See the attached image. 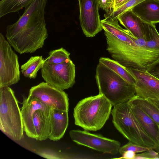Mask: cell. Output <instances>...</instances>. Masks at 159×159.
<instances>
[{"label":"cell","instance_id":"obj_1","mask_svg":"<svg viewBox=\"0 0 159 159\" xmlns=\"http://www.w3.org/2000/svg\"><path fill=\"white\" fill-rule=\"evenodd\" d=\"M104 31L107 52L113 59L127 68L145 70L159 58V51L147 47L144 37L127 43Z\"/></svg>","mask_w":159,"mask_h":159},{"label":"cell","instance_id":"obj_2","mask_svg":"<svg viewBox=\"0 0 159 159\" xmlns=\"http://www.w3.org/2000/svg\"><path fill=\"white\" fill-rule=\"evenodd\" d=\"M112 106L100 94L85 98L80 101L74 108L75 123L86 130H99L108 119Z\"/></svg>","mask_w":159,"mask_h":159},{"label":"cell","instance_id":"obj_3","mask_svg":"<svg viewBox=\"0 0 159 159\" xmlns=\"http://www.w3.org/2000/svg\"><path fill=\"white\" fill-rule=\"evenodd\" d=\"M95 78L99 94L113 106L127 102L136 95L134 85L101 63L96 68Z\"/></svg>","mask_w":159,"mask_h":159},{"label":"cell","instance_id":"obj_4","mask_svg":"<svg viewBox=\"0 0 159 159\" xmlns=\"http://www.w3.org/2000/svg\"><path fill=\"white\" fill-rule=\"evenodd\" d=\"M111 114L115 128L129 141L157 152L155 142L140 124L128 102L113 106Z\"/></svg>","mask_w":159,"mask_h":159},{"label":"cell","instance_id":"obj_5","mask_svg":"<svg viewBox=\"0 0 159 159\" xmlns=\"http://www.w3.org/2000/svg\"><path fill=\"white\" fill-rule=\"evenodd\" d=\"M0 129L13 140L19 141L23 137L21 111L9 86L0 88Z\"/></svg>","mask_w":159,"mask_h":159},{"label":"cell","instance_id":"obj_6","mask_svg":"<svg viewBox=\"0 0 159 159\" xmlns=\"http://www.w3.org/2000/svg\"><path fill=\"white\" fill-rule=\"evenodd\" d=\"M41 74L45 82L61 90L71 88L75 83V66L70 58L57 64L44 61Z\"/></svg>","mask_w":159,"mask_h":159},{"label":"cell","instance_id":"obj_7","mask_svg":"<svg viewBox=\"0 0 159 159\" xmlns=\"http://www.w3.org/2000/svg\"><path fill=\"white\" fill-rule=\"evenodd\" d=\"M20 71L17 55L4 35L0 34V88L17 83Z\"/></svg>","mask_w":159,"mask_h":159},{"label":"cell","instance_id":"obj_8","mask_svg":"<svg viewBox=\"0 0 159 159\" xmlns=\"http://www.w3.org/2000/svg\"><path fill=\"white\" fill-rule=\"evenodd\" d=\"M69 135L72 140L76 143L104 153L116 155L120 147V143L118 141L86 130H72L70 131Z\"/></svg>","mask_w":159,"mask_h":159},{"label":"cell","instance_id":"obj_9","mask_svg":"<svg viewBox=\"0 0 159 159\" xmlns=\"http://www.w3.org/2000/svg\"><path fill=\"white\" fill-rule=\"evenodd\" d=\"M29 95L34 96L42 102L52 109L68 111L69 98L63 91L42 82L32 87Z\"/></svg>","mask_w":159,"mask_h":159},{"label":"cell","instance_id":"obj_10","mask_svg":"<svg viewBox=\"0 0 159 159\" xmlns=\"http://www.w3.org/2000/svg\"><path fill=\"white\" fill-rule=\"evenodd\" d=\"M79 20L83 32L87 37L95 36L102 29L98 0H78Z\"/></svg>","mask_w":159,"mask_h":159},{"label":"cell","instance_id":"obj_11","mask_svg":"<svg viewBox=\"0 0 159 159\" xmlns=\"http://www.w3.org/2000/svg\"><path fill=\"white\" fill-rule=\"evenodd\" d=\"M134 77L135 94L144 99L159 98V79L146 70L127 68Z\"/></svg>","mask_w":159,"mask_h":159},{"label":"cell","instance_id":"obj_12","mask_svg":"<svg viewBox=\"0 0 159 159\" xmlns=\"http://www.w3.org/2000/svg\"><path fill=\"white\" fill-rule=\"evenodd\" d=\"M22 106L21 108L24 131L29 137L36 139V136L33 123V116L38 110L50 111L52 108L42 102L38 98L29 95L23 97Z\"/></svg>","mask_w":159,"mask_h":159},{"label":"cell","instance_id":"obj_13","mask_svg":"<svg viewBox=\"0 0 159 159\" xmlns=\"http://www.w3.org/2000/svg\"><path fill=\"white\" fill-rule=\"evenodd\" d=\"M131 9L143 23H159V0H144Z\"/></svg>","mask_w":159,"mask_h":159},{"label":"cell","instance_id":"obj_14","mask_svg":"<svg viewBox=\"0 0 159 159\" xmlns=\"http://www.w3.org/2000/svg\"><path fill=\"white\" fill-rule=\"evenodd\" d=\"M68 111L52 109L50 116L51 131L48 139L53 141L61 139L68 125Z\"/></svg>","mask_w":159,"mask_h":159},{"label":"cell","instance_id":"obj_15","mask_svg":"<svg viewBox=\"0 0 159 159\" xmlns=\"http://www.w3.org/2000/svg\"><path fill=\"white\" fill-rule=\"evenodd\" d=\"M129 104L133 114L142 127L155 142L157 148V152L159 153V126L141 108Z\"/></svg>","mask_w":159,"mask_h":159},{"label":"cell","instance_id":"obj_16","mask_svg":"<svg viewBox=\"0 0 159 159\" xmlns=\"http://www.w3.org/2000/svg\"><path fill=\"white\" fill-rule=\"evenodd\" d=\"M51 111L38 110L34 114L33 123L36 136V140L41 141L48 139L51 131Z\"/></svg>","mask_w":159,"mask_h":159},{"label":"cell","instance_id":"obj_17","mask_svg":"<svg viewBox=\"0 0 159 159\" xmlns=\"http://www.w3.org/2000/svg\"><path fill=\"white\" fill-rule=\"evenodd\" d=\"M117 19L135 38L144 37L143 22L131 9L119 16Z\"/></svg>","mask_w":159,"mask_h":159},{"label":"cell","instance_id":"obj_18","mask_svg":"<svg viewBox=\"0 0 159 159\" xmlns=\"http://www.w3.org/2000/svg\"><path fill=\"white\" fill-rule=\"evenodd\" d=\"M105 18L101 20L102 29L118 39L127 43H132L137 38L127 30L122 28L119 24L117 20H113L109 15H104Z\"/></svg>","mask_w":159,"mask_h":159},{"label":"cell","instance_id":"obj_19","mask_svg":"<svg viewBox=\"0 0 159 159\" xmlns=\"http://www.w3.org/2000/svg\"><path fill=\"white\" fill-rule=\"evenodd\" d=\"M99 62L113 70L129 83L135 85V80L127 67L114 60L108 57H100Z\"/></svg>","mask_w":159,"mask_h":159},{"label":"cell","instance_id":"obj_20","mask_svg":"<svg viewBox=\"0 0 159 159\" xmlns=\"http://www.w3.org/2000/svg\"><path fill=\"white\" fill-rule=\"evenodd\" d=\"M45 61L42 56L31 57L21 66V72L23 75L30 79H35L39 70L41 69Z\"/></svg>","mask_w":159,"mask_h":159},{"label":"cell","instance_id":"obj_21","mask_svg":"<svg viewBox=\"0 0 159 159\" xmlns=\"http://www.w3.org/2000/svg\"><path fill=\"white\" fill-rule=\"evenodd\" d=\"M128 102L141 108L159 126V109L148 99L139 98L136 95Z\"/></svg>","mask_w":159,"mask_h":159},{"label":"cell","instance_id":"obj_22","mask_svg":"<svg viewBox=\"0 0 159 159\" xmlns=\"http://www.w3.org/2000/svg\"><path fill=\"white\" fill-rule=\"evenodd\" d=\"M34 0H1L0 17L10 13L19 11L30 5Z\"/></svg>","mask_w":159,"mask_h":159},{"label":"cell","instance_id":"obj_23","mask_svg":"<svg viewBox=\"0 0 159 159\" xmlns=\"http://www.w3.org/2000/svg\"><path fill=\"white\" fill-rule=\"evenodd\" d=\"M144 36L146 46L150 49L159 51V34L154 24L143 23Z\"/></svg>","mask_w":159,"mask_h":159},{"label":"cell","instance_id":"obj_24","mask_svg":"<svg viewBox=\"0 0 159 159\" xmlns=\"http://www.w3.org/2000/svg\"><path fill=\"white\" fill-rule=\"evenodd\" d=\"M70 53L63 48L50 51L45 61L50 64H57L63 63L70 58Z\"/></svg>","mask_w":159,"mask_h":159},{"label":"cell","instance_id":"obj_25","mask_svg":"<svg viewBox=\"0 0 159 159\" xmlns=\"http://www.w3.org/2000/svg\"><path fill=\"white\" fill-rule=\"evenodd\" d=\"M144 0H129L124 4L119 7L110 13L107 14L114 20H117V17L127 11L131 9L134 7Z\"/></svg>","mask_w":159,"mask_h":159},{"label":"cell","instance_id":"obj_26","mask_svg":"<svg viewBox=\"0 0 159 159\" xmlns=\"http://www.w3.org/2000/svg\"><path fill=\"white\" fill-rule=\"evenodd\" d=\"M149 148H150L142 146L129 141L127 143L120 147L119 152L121 155L125 152L128 151H133L136 153H139L145 152Z\"/></svg>","mask_w":159,"mask_h":159},{"label":"cell","instance_id":"obj_27","mask_svg":"<svg viewBox=\"0 0 159 159\" xmlns=\"http://www.w3.org/2000/svg\"><path fill=\"white\" fill-rule=\"evenodd\" d=\"M159 159V153L152 148L142 153L136 154L134 159Z\"/></svg>","mask_w":159,"mask_h":159},{"label":"cell","instance_id":"obj_28","mask_svg":"<svg viewBox=\"0 0 159 159\" xmlns=\"http://www.w3.org/2000/svg\"><path fill=\"white\" fill-rule=\"evenodd\" d=\"M99 7L104 10L106 14L110 13L113 10L114 0H98Z\"/></svg>","mask_w":159,"mask_h":159},{"label":"cell","instance_id":"obj_29","mask_svg":"<svg viewBox=\"0 0 159 159\" xmlns=\"http://www.w3.org/2000/svg\"><path fill=\"white\" fill-rule=\"evenodd\" d=\"M146 70L148 73L159 79V58L148 65Z\"/></svg>","mask_w":159,"mask_h":159},{"label":"cell","instance_id":"obj_30","mask_svg":"<svg viewBox=\"0 0 159 159\" xmlns=\"http://www.w3.org/2000/svg\"><path fill=\"white\" fill-rule=\"evenodd\" d=\"M38 154L46 158H61L60 157L61 156L58 155L55 152L50 151V150H39L38 152Z\"/></svg>","mask_w":159,"mask_h":159},{"label":"cell","instance_id":"obj_31","mask_svg":"<svg viewBox=\"0 0 159 159\" xmlns=\"http://www.w3.org/2000/svg\"><path fill=\"white\" fill-rule=\"evenodd\" d=\"M136 153L131 151H126L123 153L122 156L119 158H124L126 159H134Z\"/></svg>","mask_w":159,"mask_h":159},{"label":"cell","instance_id":"obj_32","mask_svg":"<svg viewBox=\"0 0 159 159\" xmlns=\"http://www.w3.org/2000/svg\"><path fill=\"white\" fill-rule=\"evenodd\" d=\"M129 0H114L113 11L117 8L122 6Z\"/></svg>","mask_w":159,"mask_h":159},{"label":"cell","instance_id":"obj_33","mask_svg":"<svg viewBox=\"0 0 159 159\" xmlns=\"http://www.w3.org/2000/svg\"><path fill=\"white\" fill-rule=\"evenodd\" d=\"M159 109V98L147 99Z\"/></svg>","mask_w":159,"mask_h":159}]
</instances>
